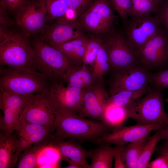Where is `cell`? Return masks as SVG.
Wrapping results in <instances>:
<instances>
[{
	"instance_id": "1",
	"label": "cell",
	"mask_w": 168,
	"mask_h": 168,
	"mask_svg": "<svg viewBox=\"0 0 168 168\" xmlns=\"http://www.w3.org/2000/svg\"><path fill=\"white\" fill-rule=\"evenodd\" d=\"M52 139L96 141L112 128L102 121L87 120L77 114L54 110Z\"/></svg>"
},
{
	"instance_id": "2",
	"label": "cell",
	"mask_w": 168,
	"mask_h": 168,
	"mask_svg": "<svg viewBox=\"0 0 168 168\" xmlns=\"http://www.w3.org/2000/svg\"><path fill=\"white\" fill-rule=\"evenodd\" d=\"M15 27L0 30V63L13 68H32L34 52L31 41Z\"/></svg>"
},
{
	"instance_id": "3",
	"label": "cell",
	"mask_w": 168,
	"mask_h": 168,
	"mask_svg": "<svg viewBox=\"0 0 168 168\" xmlns=\"http://www.w3.org/2000/svg\"><path fill=\"white\" fill-rule=\"evenodd\" d=\"M32 38L34 52L32 69L42 74L51 83L63 82L64 74L73 63L61 51L38 36Z\"/></svg>"
},
{
	"instance_id": "4",
	"label": "cell",
	"mask_w": 168,
	"mask_h": 168,
	"mask_svg": "<svg viewBox=\"0 0 168 168\" xmlns=\"http://www.w3.org/2000/svg\"><path fill=\"white\" fill-rule=\"evenodd\" d=\"M51 83L33 69L0 67V88L13 94L26 96L47 91Z\"/></svg>"
},
{
	"instance_id": "5",
	"label": "cell",
	"mask_w": 168,
	"mask_h": 168,
	"mask_svg": "<svg viewBox=\"0 0 168 168\" xmlns=\"http://www.w3.org/2000/svg\"><path fill=\"white\" fill-rule=\"evenodd\" d=\"M162 90L152 89L144 97L125 107V119H132L143 125H165L168 122V114L164 110Z\"/></svg>"
},
{
	"instance_id": "6",
	"label": "cell",
	"mask_w": 168,
	"mask_h": 168,
	"mask_svg": "<svg viewBox=\"0 0 168 168\" xmlns=\"http://www.w3.org/2000/svg\"><path fill=\"white\" fill-rule=\"evenodd\" d=\"M45 0H26L13 15L16 25L27 37L40 35L47 24Z\"/></svg>"
},
{
	"instance_id": "7",
	"label": "cell",
	"mask_w": 168,
	"mask_h": 168,
	"mask_svg": "<svg viewBox=\"0 0 168 168\" xmlns=\"http://www.w3.org/2000/svg\"><path fill=\"white\" fill-rule=\"evenodd\" d=\"M125 25L124 37L136 53L163 28L151 14L131 16Z\"/></svg>"
},
{
	"instance_id": "8",
	"label": "cell",
	"mask_w": 168,
	"mask_h": 168,
	"mask_svg": "<svg viewBox=\"0 0 168 168\" xmlns=\"http://www.w3.org/2000/svg\"><path fill=\"white\" fill-rule=\"evenodd\" d=\"M113 9L108 0H96L77 21L83 30L89 32L96 34L110 33L114 20Z\"/></svg>"
},
{
	"instance_id": "9",
	"label": "cell",
	"mask_w": 168,
	"mask_h": 168,
	"mask_svg": "<svg viewBox=\"0 0 168 168\" xmlns=\"http://www.w3.org/2000/svg\"><path fill=\"white\" fill-rule=\"evenodd\" d=\"M139 64L148 70L168 66V34L161 29L136 52Z\"/></svg>"
},
{
	"instance_id": "10",
	"label": "cell",
	"mask_w": 168,
	"mask_h": 168,
	"mask_svg": "<svg viewBox=\"0 0 168 168\" xmlns=\"http://www.w3.org/2000/svg\"><path fill=\"white\" fill-rule=\"evenodd\" d=\"M103 44L114 72L139 64L136 52L121 34L111 33Z\"/></svg>"
},
{
	"instance_id": "11",
	"label": "cell",
	"mask_w": 168,
	"mask_h": 168,
	"mask_svg": "<svg viewBox=\"0 0 168 168\" xmlns=\"http://www.w3.org/2000/svg\"><path fill=\"white\" fill-rule=\"evenodd\" d=\"M48 91L30 96L22 112L21 120L41 125L53 127L54 109Z\"/></svg>"
},
{
	"instance_id": "12",
	"label": "cell",
	"mask_w": 168,
	"mask_h": 168,
	"mask_svg": "<svg viewBox=\"0 0 168 168\" xmlns=\"http://www.w3.org/2000/svg\"><path fill=\"white\" fill-rule=\"evenodd\" d=\"M30 95H18L0 88V108L3 113L0 119L1 131L8 135L15 131L21 120L22 110Z\"/></svg>"
},
{
	"instance_id": "13",
	"label": "cell",
	"mask_w": 168,
	"mask_h": 168,
	"mask_svg": "<svg viewBox=\"0 0 168 168\" xmlns=\"http://www.w3.org/2000/svg\"><path fill=\"white\" fill-rule=\"evenodd\" d=\"M165 125L160 123L148 125L138 124L128 126H119L99 138L95 142L99 144H113L123 146L149 135L152 131L162 128Z\"/></svg>"
},
{
	"instance_id": "14",
	"label": "cell",
	"mask_w": 168,
	"mask_h": 168,
	"mask_svg": "<svg viewBox=\"0 0 168 168\" xmlns=\"http://www.w3.org/2000/svg\"><path fill=\"white\" fill-rule=\"evenodd\" d=\"M83 30L78 21L69 20L64 15L51 24H47L38 36L54 47L84 35Z\"/></svg>"
},
{
	"instance_id": "15",
	"label": "cell",
	"mask_w": 168,
	"mask_h": 168,
	"mask_svg": "<svg viewBox=\"0 0 168 168\" xmlns=\"http://www.w3.org/2000/svg\"><path fill=\"white\" fill-rule=\"evenodd\" d=\"M114 74L110 84V95L122 90L144 89L151 82V74L140 64L114 72Z\"/></svg>"
},
{
	"instance_id": "16",
	"label": "cell",
	"mask_w": 168,
	"mask_h": 168,
	"mask_svg": "<svg viewBox=\"0 0 168 168\" xmlns=\"http://www.w3.org/2000/svg\"><path fill=\"white\" fill-rule=\"evenodd\" d=\"M63 82L51 83L48 94L54 109L72 113H79L82 104L85 89L67 86Z\"/></svg>"
},
{
	"instance_id": "17",
	"label": "cell",
	"mask_w": 168,
	"mask_h": 168,
	"mask_svg": "<svg viewBox=\"0 0 168 168\" xmlns=\"http://www.w3.org/2000/svg\"><path fill=\"white\" fill-rule=\"evenodd\" d=\"M109 97L103 81H99L93 86L85 89L79 115L104 122Z\"/></svg>"
},
{
	"instance_id": "18",
	"label": "cell",
	"mask_w": 168,
	"mask_h": 168,
	"mask_svg": "<svg viewBox=\"0 0 168 168\" xmlns=\"http://www.w3.org/2000/svg\"><path fill=\"white\" fill-rule=\"evenodd\" d=\"M54 130L53 127L41 125L21 120L15 131L17 134L21 152L35 143L50 142Z\"/></svg>"
},
{
	"instance_id": "19",
	"label": "cell",
	"mask_w": 168,
	"mask_h": 168,
	"mask_svg": "<svg viewBox=\"0 0 168 168\" xmlns=\"http://www.w3.org/2000/svg\"><path fill=\"white\" fill-rule=\"evenodd\" d=\"M49 147L56 149L61 158L68 163L78 164L83 168H89L87 159L90 157L91 152L70 140L52 139Z\"/></svg>"
},
{
	"instance_id": "20",
	"label": "cell",
	"mask_w": 168,
	"mask_h": 168,
	"mask_svg": "<svg viewBox=\"0 0 168 168\" xmlns=\"http://www.w3.org/2000/svg\"><path fill=\"white\" fill-rule=\"evenodd\" d=\"M63 81L67 86L82 89L89 88L100 81L95 77L91 67L83 63L71 65L64 74Z\"/></svg>"
},
{
	"instance_id": "21",
	"label": "cell",
	"mask_w": 168,
	"mask_h": 168,
	"mask_svg": "<svg viewBox=\"0 0 168 168\" xmlns=\"http://www.w3.org/2000/svg\"><path fill=\"white\" fill-rule=\"evenodd\" d=\"M11 135L0 133V168L16 166L21 152L16 131Z\"/></svg>"
},
{
	"instance_id": "22",
	"label": "cell",
	"mask_w": 168,
	"mask_h": 168,
	"mask_svg": "<svg viewBox=\"0 0 168 168\" xmlns=\"http://www.w3.org/2000/svg\"><path fill=\"white\" fill-rule=\"evenodd\" d=\"M88 38L84 35L54 47L63 53L73 64L80 65L83 63Z\"/></svg>"
},
{
	"instance_id": "23",
	"label": "cell",
	"mask_w": 168,
	"mask_h": 168,
	"mask_svg": "<svg viewBox=\"0 0 168 168\" xmlns=\"http://www.w3.org/2000/svg\"><path fill=\"white\" fill-rule=\"evenodd\" d=\"M101 146L90 150L91 159L89 168H111L118 146L114 147L109 144H102Z\"/></svg>"
},
{
	"instance_id": "24",
	"label": "cell",
	"mask_w": 168,
	"mask_h": 168,
	"mask_svg": "<svg viewBox=\"0 0 168 168\" xmlns=\"http://www.w3.org/2000/svg\"><path fill=\"white\" fill-rule=\"evenodd\" d=\"M49 142L34 144L23 151L20 154L16 165L17 168L38 167V158L41 152L49 147Z\"/></svg>"
},
{
	"instance_id": "25",
	"label": "cell",
	"mask_w": 168,
	"mask_h": 168,
	"mask_svg": "<svg viewBox=\"0 0 168 168\" xmlns=\"http://www.w3.org/2000/svg\"><path fill=\"white\" fill-rule=\"evenodd\" d=\"M151 90L148 86L138 90L119 91L111 95L108 99L107 105L125 107L146 95Z\"/></svg>"
},
{
	"instance_id": "26",
	"label": "cell",
	"mask_w": 168,
	"mask_h": 168,
	"mask_svg": "<svg viewBox=\"0 0 168 168\" xmlns=\"http://www.w3.org/2000/svg\"><path fill=\"white\" fill-rule=\"evenodd\" d=\"M149 135L123 146L122 152L127 168H136L142 151L150 137Z\"/></svg>"
},
{
	"instance_id": "27",
	"label": "cell",
	"mask_w": 168,
	"mask_h": 168,
	"mask_svg": "<svg viewBox=\"0 0 168 168\" xmlns=\"http://www.w3.org/2000/svg\"><path fill=\"white\" fill-rule=\"evenodd\" d=\"M91 68L95 77L100 81H103L104 74L111 70L108 55L103 43L99 50Z\"/></svg>"
},
{
	"instance_id": "28",
	"label": "cell",
	"mask_w": 168,
	"mask_h": 168,
	"mask_svg": "<svg viewBox=\"0 0 168 168\" xmlns=\"http://www.w3.org/2000/svg\"><path fill=\"white\" fill-rule=\"evenodd\" d=\"M161 139L160 129L150 137L137 163L136 168H147L148 163L159 142Z\"/></svg>"
},
{
	"instance_id": "29",
	"label": "cell",
	"mask_w": 168,
	"mask_h": 168,
	"mask_svg": "<svg viewBox=\"0 0 168 168\" xmlns=\"http://www.w3.org/2000/svg\"><path fill=\"white\" fill-rule=\"evenodd\" d=\"M46 22H51L64 16L69 8V0H45Z\"/></svg>"
},
{
	"instance_id": "30",
	"label": "cell",
	"mask_w": 168,
	"mask_h": 168,
	"mask_svg": "<svg viewBox=\"0 0 168 168\" xmlns=\"http://www.w3.org/2000/svg\"><path fill=\"white\" fill-rule=\"evenodd\" d=\"M103 43L99 38L94 36L89 38L83 58V64L90 67L91 68Z\"/></svg>"
},
{
	"instance_id": "31",
	"label": "cell",
	"mask_w": 168,
	"mask_h": 168,
	"mask_svg": "<svg viewBox=\"0 0 168 168\" xmlns=\"http://www.w3.org/2000/svg\"><path fill=\"white\" fill-rule=\"evenodd\" d=\"M113 9L118 14L122 21L126 23L131 16L133 10L132 0H108Z\"/></svg>"
},
{
	"instance_id": "32",
	"label": "cell",
	"mask_w": 168,
	"mask_h": 168,
	"mask_svg": "<svg viewBox=\"0 0 168 168\" xmlns=\"http://www.w3.org/2000/svg\"><path fill=\"white\" fill-rule=\"evenodd\" d=\"M132 16L147 15L154 13L157 6L153 0H132Z\"/></svg>"
},
{
	"instance_id": "33",
	"label": "cell",
	"mask_w": 168,
	"mask_h": 168,
	"mask_svg": "<svg viewBox=\"0 0 168 168\" xmlns=\"http://www.w3.org/2000/svg\"><path fill=\"white\" fill-rule=\"evenodd\" d=\"M154 13L163 29L168 34V0L162 1Z\"/></svg>"
},
{
	"instance_id": "34",
	"label": "cell",
	"mask_w": 168,
	"mask_h": 168,
	"mask_svg": "<svg viewBox=\"0 0 168 168\" xmlns=\"http://www.w3.org/2000/svg\"><path fill=\"white\" fill-rule=\"evenodd\" d=\"M150 83L156 88L163 90L168 88V68L151 74Z\"/></svg>"
},
{
	"instance_id": "35",
	"label": "cell",
	"mask_w": 168,
	"mask_h": 168,
	"mask_svg": "<svg viewBox=\"0 0 168 168\" xmlns=\"http://www.w3.org/2000/svg\"><path fill=\"white\" fill-rule=\"evenodd\" d=\"M4 8L0 5V30H6L16 26L14 19Z\"/></svg>"
},
{
	"instance_id": "36",
	"label": "cell",
	"mask_w": 168,
	"mask_h": 168,
	"mask_svg": "<svg viewBox=\"0 0 168 168\" xmlns=\"http://www.w3.org/2000/svg\"><path fill=\"white\" fill-rule=\"evenodd\" d=\"M69 8L77 13L78 18L86 12L96 0H69Z\"/></svg>"
},
{
	"instance_id": "37",
	"label": "cell",
	"mask_w": 168,
	"mask_h": 168,
	"mask_svg": "<svg viewBox=\"0 0 168 168\" xmlns=\"http://www.w3.org/2000/svg\"><path fill=\"white\" fill-rule=\"evenodd\" d=\"M26 0H0V5L3 7L11 14L14 15L16 12Z\"/></svg>"
},
{
	"instance_id": "38",
	"label": "cell",
	"mask_w": 168,
	"mask_h": 168,
	"mask_svg": "<svg viewBox=\"0 0 168 168\" xmlns=\"http://www.w3.org/2000/svg\"><path fill=\"white\" fill-rule=\"evenodd\" d=\"M123 146H118L114 156L115 168H126L127 166L123 156L122 149Z\"/></svg>"
},
{
	"instance_id": "39",
	"label": "cell",
	"mask_w": 168,
	"mask_h": 168,
	"mask_svg": "<svg viewBox=\"0 0 168 168\" xmlns=\"http://www.w3.org/2000/svg\"><path fill=\"white\" fill-rule=\"evenodd\" d=\"M147 168H168V163L163 156L160 155L155 160L149 162Z\"/></svg>"
},
{
	"instance_id": "40",
	"label": "cell",
	"mask_w": 168,
	"mask_h": 168,
	"mask_svg": "<svg viewBox=\"0 0 168 168\" xmlns=\"http://www.w3.org/2000/svg\"><path fill=\"white\" fill-rule=\"evenodd\" d=\"M161 137V139H164L166 142L168 144V122L165 126L160 129Z\"/></svg>"
},
{
	"instance_id": "41",
	"label": "cell",
	"mask_w": 168,
	"mask_h": 168,
	"mask_svg": "<svg viewBox=\"0 0 168 168\" xmlns=\"http://www.w3.org/2000/svg\"><path fill=\"white\" fill-rule=\"evenodd\" d=\"M64 15L68 19L73 21L76 20V18L78 17L77 15L76 12L70 8L67 10Z\"/></svg>"
},
{
	"instance_id": "42",
	"label": "cell",
	"mask_w": 168,
	"mask_h": 168,
	"mask_svg": "<svg viewBox=\"0 0 168 168\" xmlns=\"http://www.w3.org/2000/svg\"><path fill=\"white\" fill-rule=\"evenodd\" d=\"M160 155L163 156L168 163V144L165 142L161 148L160 151Z\"/></svg>"
},
{
	"instance_id": "43",
	"label": "cell",
	"mask_w": 168,
	"mask_h": 168,
	"mask_svg": "<svg viewBox=\"0 0 168 168\" xmlns=\"http://www.w3.org/2000/svg\"><path fill=\"white\" fill-rule=\"evenodd\" d=\"M69 165L64 167L65 168H83L81 165L76 163H68Z\"/></svg>"
},
{
	"instance_id": "44",
	"label": "cell",
	"mask_w": 168,
	"mask_h": 168,
	"mask_svg": "<svg viewBox=\"0 0 168 168\" xmlns=\"http://www.w3.org/2000/svg\"><path fill=\"white\" fill-rule=\"evenodd\" d=\"M156 4L157 7L158 5L163 0H153Z\"/></svg>"
},
{
	"instance_id": "45",
	"label": "cell",
	"mask_w": 168,
	"mask_h": 168,
	"mask_svg": "<svg viewBox=\"0 0 168 168\" xmlns=\"http://www.w3.org/2000/svg\"><path fill=\"white\" fill-rule=\"evenodd\" d=\"M166 101L168 103V98L165 99Z\"/></svg>"
}]
</instances>
